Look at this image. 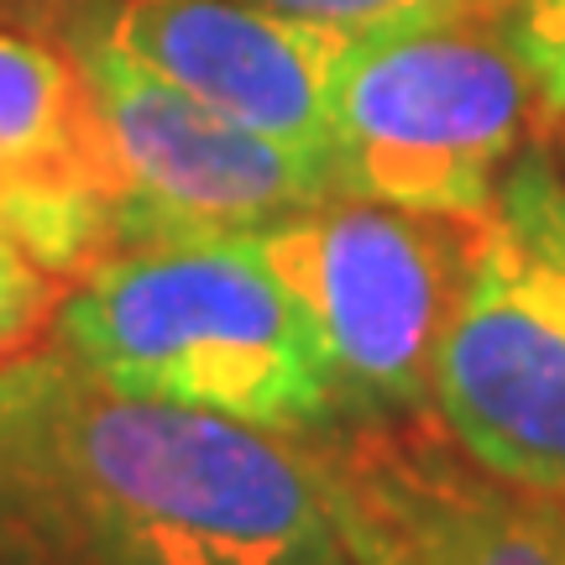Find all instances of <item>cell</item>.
<instances>
[{
    "label": "cell",
    "instance_id": "14",
    "mask_svg": "<svg viewBox=\"0 0 565 565\" xmlns=\"http://www.w3.org/2000/svg\"><path fill=\"white\" fill-rule=\"evenodd\" d=\"M100 0H0V21L6 26H26V32H47V38H68V26L89 17Z\"/></svg>",
    "mask_w": 565,
    "mask_h": 565
},
{
    "label": "cell",
    "instance_id": "11",
    "mask_svg": "<svg viewBox=\"0 0 565 565\" xmlns=\"http://www.w3.org/2000/svg\"><path fill=\"white\" fill-rule=\"evenodd\" d=\"M68 282L26 252V246L0 225V366L38 351V341L53 330Z\"/></svg>",
    "mask_w": 565,
    "mask_h": 565
},
{
    "label": "cell",
    "instance_id": "5",
    "mask_svg": "<svg viewBox=\"0 0 565 565\" xmlns=\"http://www.w3.org/2000/svg\"><path fill=\"white\" fill-rule=\"evenodd\" d=\"M320 341L345 429L435 419V362L471 231L372 200H320L246 231Z\"/></svg>",
    "mask_w": 565,
    "mask_h": 565
},
{
    "label": "cell",
    "instance_id": "6",
    "mask_svg": "<svg viewBox=\"0 0 565 565\" xmlns=\"http://www.w3.org/2000/svg\"><path fill=\"white\" fill-rule=\"evenodd\" d=\"M345 565H565V503L477 466L440 429L299 440Z\"/></svg>",
    "mask_w": 565,
    "mask_h": 565
},
{
    "label": "cell",
    "instance_id": "13",
    "mask_svg": "<svg viewBox=\"0 0 565 565\" xmlns=\"http://www.w3.org/2000/svg\"><path fill=\"white\" fill-rule=\"evenodd\" d=\"M0 565H74L6 482H0Z\"/></svg>",
    "mask_w": 565,
    "mask_h": 565
},
{
    "label": "cell",
    "instance_id": "9",
    "mask_svg": "<svg viewBox=\"0 0 565 565\" xmlns=\"http://www.w3.org/2000/svg\"><path fill=\"white\" fill-rule=\"evenodd\" d=\"M68 32H95L189 100L324 162L330 74L345 38L320 21L263 0H100Z\"/></svg>",
    "mask_w": 565,
    "mask_h": 565
},
{
    "label": "cell",
    "instance_id": "7",
    "mask_svg": "<svg viewBox=\"0 0 565 565\" xmlns=\"http://www.w3.org/2000/svg\"><path fill=\"white\" fill-rule=\"evenodd\" d=\"M95 84L105 137L131 200V246L183 231H257L335 200L324 162L189 100L95 32H68Z\"/></svg>",
    "mask_w": 565,
    "mask_h": 565
},
{
    "label": "cell",
    "instance_id": "3",
    "mask_svg": "<svg viewBox=\"0 0 565 565\" xmlns=\"http://www.w3.org/2000/svg\"><path fill=\"white\" fill-rule=\"evenodd\" d=\"M545 110L498 21L345 38L324 162L345 200L482 225Z\"/></svg>",
    "mask_w": 565,
    "mask_h": 565
},
{
    "label": "cell",
    "instance_id": "10",
    "mask_svg": "<svg viewBox=\"0 0 565 565\" xmlns=\"http://www.w3.org/2000/svg\"><path fill=\"white\" fill-rule=\"evenodd\" d=\"M263 6L320 21L341 38H387L424 26H461V21H503L513 0H263Z\"/></svg>",
    "mask_w": 565,
    "mask_h": 565
},
{
    "label": "cell",
    "instance_id": "2",
    "mask_svg": "<svg viewBox=\"0 0 565 565\" xmlns=\"http://www.w3.org/2000/svg\"><path fill=\"white\" fill-rule=\"evenodd\" d=\"M47 335L84 377L131 398L282 440L345 435L320 341L246 231H183L105 257L68 282Z\"/></svg>",
    "mask_w": 565,
    "mask_h": 565
},
{
    "label": "cell",
    "instance_id": "12",
    "mask_svg": "<svg viewBox=\"0 0 565 565\" xmlns=\"http://www.w3.org/2000/svg\"><path fill=\"white\" fill-rule=\"evenodd\" d=\"M498 26L529 68L545 116H565V0H513Z\"/></svg>",
    "mask_w": 565,
    "mask_h": 565
},
{
    "label": "cell",
    "instance_id": "8",
    "mask_svg": "<svg viewBox=\"0 0 565 565\" xmlns=\"http://www.w3.org/2000/svg\"><path fill=\"white\" fill-rule=\"evenodd\" d=\"M0 225L63 282L131 246V200L68 38L0 21Z\"/></svg>",
    "mask_w": 565,
    "mask_h": 565
},
{
    "label": "cell",
    "instance_id": "1",
    "mask_svg": "<svg viewBox=\"0 0 565 565\" xmlns=\"http://www.w3.org/2000/svg\"><path fill=\"white\" fill-rule=\"evenodd\" d=\"M0 482L74 565H345L299 440L100 387L53 345L0 366Z\"/></svg>",
    "mask_w": 565,
    "mask_h": 565
},
{
    "label": "cell",
    "instance_id": "4",
    "mask_svg": "<svg viewBox=\"0 0 565 565\" xmlns=\"http://www.w3.org/2000/svg\"><path fill=\"white\" fill-rule=\"evenodd\" d=\"M435 424L492 477L565 503V173L540 147L513 158L471 225Z\"/></svg>",
    "mask_w": 565,
    "mask_h": 565
}]
</instances>
